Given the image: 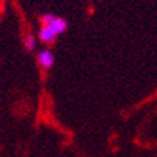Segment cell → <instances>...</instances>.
Masks as SVG:
<instances>
[{"mask_svg":"<svg viewBox=\"0 0 157 157\" xmlns=\"http://www.w3.org/2000/svg\"><path fill=\"white\" fill-rule=\"evenodd\" d=\"M38 42H39L38 35L30 33V32L23 35V38H22V46L28 53H33L38 49Z\"/></svg>","mask_w":157,"mask_h":157,"instance_id":"obj_3","label":"cell"},{"mask_svg":"<svg viewBox=\"0 0 157 157\" xmlns=\"http://www.w3.org/2000/svg\"><path fill=\"white\" fill-rule=\"evenodd\" d=\"M36 62L43 71H51L55 65V53L48 46H45L36 52Z\"/></svg>","mask_w":157,"mask_h":157,"instance_id":"obj_2","label":"cell"},{"mask_svg":"<svg viewBox=\"0 0 157 157\" xmlns=\"http://www.w3.org/2000/svg\"><path fill=\"white\" fill-rule=\"evenodd\" d=\"M40 26H46L52 30L56 36H61L62 33H65L68 30V22L65 17H61V16H56L52 12H45V13L40 14Z\"/></svg>","mask_w":157,"mask_h":157,"instance_id":"obj_1","label":"cell"},{"mask_svg":"<svg viewBox=\"0 0 157 157\" xmlns=\"http://www.w3.org/2000/svg\"><path fill=\"white\" fill-rule=\"evenodd\" d=\"M56 35L53 33L52 30L49 28H46V26H40L38 30V39H39V42L42 43V45H52L55 40H56Z\"/></svg>","mask_w":157,"mask_h":157,"instance_id":"obj_4","label":"cell"}]
</instances>
